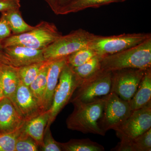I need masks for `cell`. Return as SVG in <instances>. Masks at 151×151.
I'll use <instances>...</instances> for the list:
<instances>
[{"label": "cell", "mask_w": 151, "mask_h": 151, "mask_svg": "<svg viewBox=\"0 0 151 151\" xmlns=\"http://www.w3.org/2000/svg\"><path fill=\"white\" fill-rule=\"evenodd\" d=\"M106 96L90 103L73 104L74 110L66 120L67 128L84 134L105 136L106 132L101 128L100 122Z\"/></svg>", "instance_id": "cell-1"}, {"label": "cell", "mask_w": 151, "mask_h": 151, "mask_svg": "<svg viewBox=\"0 0 151 151\" xmlns=\"http://www.w3.org/2000/svg\"><path fill=\"white\" fill-rule=\"evenodd\" d=\"M101 64L102 70L111 71L127 68H151V37L120 52L102 56Z\"/></svg>", "instance_id": "cell-2"}, {"label": "cell", "mask_w": 151, "mask_h": 151, "mask_svg": "<svg viewBox=\"0 0 151 151\" xmlns=\"http://www.w3.org/2000/svg\"><path fill=\"white\" fill-rule=\"evenodd\" d=\"M62 35L54 24L42 21L31 30L17 35H12L1 42L4 47L20 45L44 49Z\"/></svg>", "instance_id": "cell-3"}, {"label": "cell", "mask_w": 151, "mask_h": 151, "mask_svg": "<svg viewBox=\"0 0 151 151\" xmlns=\"http://www.w3.org/2000/svg\"><path fill=\"white\" fill-rule=\"evenodd\" d=\"M112 72L102 70L81 81L70 100L72 104L88 103L107 96L111 92Z\"/></svg>", "instance_id": "cell-4"}, {"label": "cell", "mask_w": 151, "mask_h": 151, "mask_svg": "<svg viewBox=\"0 0 151 151\" xmlns=\"http://www.w3.org/2000/svg\"><path fill=\"white\" fill-rule=\"evenodd\" d=\"M151 37V33H124L108 36L95 35L89 46L97 55L104 56L117 53L139 44Z\"/></svg>", "instance_id": "cell-5"}, {"label": "cell", "mask_w": 151, "mask_h": 151, "mask_svg": "<svg viewBox=\"0 0 151 151\" xmlns=\"http://www.w3.org/2000/svg\"><path fill=\"white\" fill-rule=\"evenodd\" d=\"M95 35L79 29L62 35L43 50L47 60L66 57L81 48L89 46Z\"/></svg>", "instance_id": "cell-6"}, {"label": "cell", "mask_w": 151, "mask_h": 151, "mask_svg": "<svg viewBox=\"0 0 151 151\" xmlns=\"http://www.w3.org/2000/svg\"><path fill=\"white\" fill-rule=\"evenodd\" d=\"M81 81L66 63L60 75L59 81L55 90L51 108L47 111L50 118L47 126H50L57 116L70 102L74 91Z\"/></svg>", "instance_id": "cell-7"}, {"label": "cell", "mask_w": 151, "mask_h": 151, "mask_svg": "<svg viewBox=\"0 0 151 151\" xmlns=\"http://www.w3.org/2000/svg\"><path fill=\"white\" fill-rule=\"evenodd\" d=\"M133 111L129 102L111 92L105 97L103 117L100 122L101 128L105 132L109 130H116L126 122Z\"/></svg>", "instance_id": "cell-8"}, {"label": "cell", "mask_w": 151, "mask_h": 151, "mask_svg": "<svg viewBox=\"0 0 151 151\" xmlns=\"http://www.w3.org/2000/svg\"><path fill=\"white\" fill-rule=\"evenodd\" d=\"M146 70L127 68L113 70L111 92L129 102L136 93Z\"/></svg>", "instance_id": "cell-9"}, {"label": "cell", "mask_w": 151, "mask_h": 151, "mask_svg": "<svg viewBox=\"0 0 151 151\" xmlns=\"http://www.w3.org/2000/svg\"><path fill=\"white\" fill-rule=\"evenodd\" d=\"M151 128V101L144 107L132 112L124 124L117 128V137L134 139Z\"/></svg>", "instance_id": "cell-10"}, {"label": "cell", "mask_w": 151, "mask_h": 151, "mask_svg": "<svg viewBox=\"0 0 151 151\" xmlns=\"http://www.w3.org/2000/svg\"><path fill=\"white\" fill-rule=\"evenodd\" d=\"M12 102L25 122L45 112L29 86L24 85L20 81Z\"/></svg>", "instance_id": "cell-11"}, {"label": "cell", "mask_w": 151, "mask_h": 151, "mask_svg": "<svg viewBox=\"0 0 151 151\" xmlns=\"http://www.w3.org/2000/svg\"><path fill=\"white\" fill-rule=\"evenodd\" d=\"M43 50L20 45L4 47V51L11 66L15 68L46 61Z\"/></svg>", "instance_id": "cell-12"}, {"label": "cell", "mask_w": 151, "mask_h": 151, "mask_svg": "<svg viewBox=\"0 0 151 151\" xmlns=\"http://www.w3.org/2000/svg\"><path fill=\"white\" fill-rule=\"evenodd\" d=\"M25 122L10 99L4 97L0 100V134L14 132Z\"/></svg>", "instance_id": "cell-13"}, {"label": "cell", "mask_w": 151, "mask_h": 151, "mask_svg": "<svg viewBox=\"0 0 151 151\" xmlns=\"http://www.w3.org/2000/svg\"><path fill=\"white\" fill-rule=\"evenodd\" d=\"M47 76V84L44 97L43 107L45 111L51 108L55 90L58 83L61 70L66 63V57L49 60Z\"/></svg>", "instance_id": "cell-14"}, {"label": "cell", "mask_w": 151, "mask_h": 151, "mask_svg": "<svg viewBox=\"0 0 151 151\" xmlns=\"http://www.w3.org/2000/svg\"><path fill=\"white\" fill-rule=\"evenodd\" d=\"M49 118L48 111H45L37 117L25 122L23 126V131L35 141L40 149L43 145L44 134Z\"/></svg>", "instance_id": "cell-15"}, {"label": "cell", "mask_w": 151, "mask_h": 151, "mask_svg": "<svg viewBox=\"0 0 151 151\" xmlns=\"http://www.w3.org/2000/svg\"><path fill=\"white\" fill-rule=\"evenodd\" d=\"M151 99V68L146 70L136 93L129 102L132 111L147 104Z\"/></svg>", "instance_id": "cell-16"}, {"label": "cell", "mask_w": 151, "mask_h": 151, "mask_svg": "<svg viewBox=\"0 0 151 151\" xmlns=\"http://www.w3.org/2000/svg\"><path fill=\"white\" fill-rule=\"evenodd\" d=\"M0 78L2 84L4 96L12 101L20 81L17 68L0 64Z\"/></svg>", "instance_id": "cell-17"}, {"label": "cell", "mask_w": 151, "mask_h": 151, "mask_svg": "<svg viewBox=\"0 0 151 151\" xmlns=\"http://www.w3.org/2000/svg\"><path fill=\"white\" fill-rule=\"evenodd\" d=\"M127 0H75L60 9L57 15H65L76 13L86 9L97 8L112 3L122 2Z\"/></svg>", "instance_id": "cell-18"}, {"label": "cell", "mask_w": 151, "mask_h": 151, "mask_svg": "<svg viewBox=\"0 0 151 151\" xmlns=\"http://www.w3.org/2000/svg\"><path fill=\"white\" fill-rule=\"evenodd\" d=\"M5 17L12 35H17L31 30L34 28L28 24L22 17L20 9H13L1 13Z\"/></svg>", "instance_id": "cell-19"}, {"label": "cell", "mask_w": 151, "mask_h": 151, "mask_svg": "<svg viewBox=\"0 0 151 151\" xmlns=\"http://www.w3.org/2000/svg\"><path fill=\"white\" fill-rule=\"evenodd\" d=\"M63 151H104L102 145L89 139H72L66 143H60Z\"/></svg>", "instance_id": "cell-20"}, {"label": "cell", "mask_w": 151, "mask_h": 151, "mask_svg": "<svg viewBox=\"0 0 151 151\" xmlns=\"http://www.w3.org/2000/svg\"><path fill=\"white\" fill-rule=\"evenodd\" d=\"M49 62V60L45 62L36 78L29 86L33 94L40 102L42 107L44 97L46 89L47 76Z\"/></svg>", "instance_id": "cell-21"}, {"label": "cell", "mask_w": 151, "mask_h": 151, "mask_svg": "<svg viewBox=\"0 0 151 151\" xmlns=\"http://www.w3.org/2000/svg\"><path fill=\"white\" fill-rule=\"evenodd\" d=\"M101 58L102 56L96 55L82 65L71 68L81 81L86 80L101 70Z\"/></svg>", "instance_id": "cell-22"}, {"label": "cell", "mask_w": 151, "mask_h": 151, "mask_svg": "<svg viewBox=\"0 0 151 151\" xmlns=\"http://www.w3.org/2000/svg\"><path fill=\"white\" fill-rule=\"evenodd\" d=\"M45 62L17 68L20 81L27 86H29L39 73Z\"/></svg>", "instance_id": "cell-23"}, {"label": "cell", "mask_w": 151, "mask_h": 151, "mask_svg": "<svg viewBox=\"0 0 151 151\" xmlns=\"http://www.w3.org/2000/svg\"><path fill=\"white\" fill-rule=\"evenodd\" d=\"M96 55L95 51L87 46L66 57V62L70 67H76L85 63Z\"/></svg>", "instance_id": "cell-24"}, {"label": "cell", "mask_w": 151, "mask_h": 151, "mask_svg": "<svg viewBox=\"0 0 151 151\" xmlns=\"http://www.w3.org/2000/svg\"><path fill=\"white\" fill-rule=\"evenodd\" d=\"M39 149L35 141L23 131L22 126L17 139L15 151H37Z\"/></svg>", "instance_id": "cell-25"}, {"label": "cell", "mask_w": 151, "mask_h": 151, "mask_svg": "<svg viewBox=\"0 0 151 151\" xmlns=\"http://www.w3.org/2000/svg\"><path fill=\"white\" fill-rule=\"evenodd\" d=\"M22 127L14 132L0 134V151H15L16 143Z\"/></svg>", "instance_id": "cell-26"}, {"label": "cell", "mask_w": 151, "mask_h": 151, "mask_svg": "<svg viewBox=\"0 0 151 151\" xmlns=\"http://www.w3.org/2000/svg\"><path fill=\"white\" fill-rule=\"evenodd\" d=\"M42 151H62L60 143L56 142L52 137L50 126H47L44 134L43 145L40 148Z\"/></svg>", "instance_id": "cell-27"}, {"label": "cell", "mask_w": 151, "mask_h": 151, "mask_svg": "<svg viewBox=\"0 0 151 151\" xmlns=\"http://www.w3.org/2000/svg\"><path fill=\"white\" fill-rule=\"evenodd\" d=\"M133 139L134 151H150L151 128L142 134Z\"/></svg>", "instance_id": "cell-28"}, {"label": "cell", "mask_w": 151, "mask_h": 151, "mask_svg": "<svg viewBox=\"0 0 151 151\" xmlns=\"http://www.w3.org/2000/svg\"><path fill=\"white\" fill-rule=\"evenodd\" d=\"M12 34V31L5 17L1 14L0 18V41L9 37Z\"/></svg>", "instance_id": "cell-29"}, {"label": "cell", "mask_w": 151, "mask_h": 151, "mask_svg": "<svg viewBox=\"0 0 151 151\" xmlns=\"http://www.w3.org/2000/svg\"><path fill=\"white\" fill-rule=\"evenodd\" d=\"M20 7V0H0V12Z\"/></svg>", "instance_id": "cell-30"}, {"label": "cell", "mask_w": 151, "mask_h": 151, "mask_svg": "<svg viewBox=\"0 0 151 151\" xmlns=\"http://www.w3.org/2000/svg\"><path fill=\"white\" fill-rule=\"evenodd\" d=\"M0 64L11 65L4 51V47L1 41H0Z\"/></svg>", "instance_id": "cell-31"}, {"label": "cell", "mask_w": 151, "mask_h": 151, "mask_svg": "<svg viewBox=\"0 0 151 151\" xmlns=\"http://www.w3.org/2000/svg\"><path fill=\"white\" fill-rule=\"evenodd\" d=\"M75 0H56L57 6V14L58 10L63 7L69 4L70 3L72 2Z\"/></svg>", "instance_id": "cell-32"}, {"label": "cell", "mask_w": 151, "mask_h": 151, "mask_svg": "<svg viewBox=\"0 0 151 151\" xmlns=\"http://www.w3.org/2000/svg\"><path fill=\"white\" fill-rule=\"evenodd\" d=\"M44 1L48 4L52 10L56 14L57 12L56 0H44Z\"/></svg>", "instance_id": "cell-33"}, {"label": "cell", "mask_w": 151, "mask_h": 151, "mask_svg": "<svg viewBox=\"0 0 151 151\" xmlns=\"http://www.w3.org/2000/svg\"><path fill=\"white\" fill-rule=\"evenodd\" d=\"M4 97V96L2 84L1 80L0 78V100L2 99Z\"/></svg>", "instance_id": "cell-34"}]
</instances>
